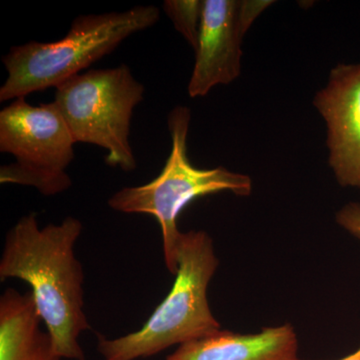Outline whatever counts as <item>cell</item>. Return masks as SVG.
I'll use <instances>...</instances> for the list:
<instances>
[{"label":"cell","instance_id":"1","mask_svg":"<svg viewBox=\"0 0 360 360\" xmlns=\"http://www.w3.org/2000/svg\"><path fill=\"white\" fill-rule=\"evenodd\" d=\"M82 229L72 217L40 227L37 213H30L7 232L0 258V281L18 278L32 288L59 359L85 360L79 338L91 328L84 311V267L75 253Z\"/></svg>","mask_w":360,"mask_h":360},{"label":"cell","instance_id":"2","mask_svg":"<svg viewBox=\"0 0 360 360\" xmlns=\"http://www.w3.org/2000/svg\"><path fill=\"white\" fill-rule=\"evenodd\" d=\"M177 264L172 290L141 329L117 338L98 335L97 352L104 360L148 359L221 329L208 303V285L219 260L207 232H182Z\"/></svg>","mask_w":360,"mask_h":360},{"label":"cell","instance_id":"3","mask_svg":"<svg viewBox=\"0 0 360 360\" xmlns=\"http://www.w3.org/2000/svg\"><path fill=\"white\" fill-rule=\"evenodd\" d=\"M160 18L155 6L86 14L75 18L68 34L58 41H30L11 47L2 58L7 78L0 89V101L58 89L115 51L123 40L155 25Z\"/></svg>","mask_w":360,"mask_h":360},{"label":"cell","instance_id":"4","mask_svg":"<svg viewBox=\"0 0 360 360\" xmlns=\"http://www.w3.org/2000/svg\"><path fill=\"white\" fill-rule=\"evenodd\" d=\"M191 118V110L186 106L174 108L168 116L172 150L160 175L143 186L123 187L108 200V206L115 212L155 217L160 225L165 266L174 276L179 269L177 243L182 233L177 227V217L182 210L193 200L210 194L231 191L248 196L252 189L248 175L222 167L212 169L193 167L187 156Z\"/></svg>","mask_w":360,"mask_h":360},{"label":"cell","instance_id":"5","mask_svg":"<svg viewBox=\"0 0 360 360\" xmlns=\"http://www.w3.org/2000/svg\"><path fill=\"white\" fill-rule=\"evenodd\" d=\"M143 96V85L122 65L71 77L56 89L53 103L75 143L101 146L108 151L106 165L130 172L137 165L129 143L130 124Z\"/></svg>","mask_w":360,"mask_h":360},{"label":"cell","instance_id":"6","mask_svg":"<svg viewBox=\"0 0 360 360\" xmlns=\"http://www.w3.org/2000/svg\"><path fill=\"white\" fill-rule=\"evenodd\" d=\"M75 144L53 101L34 106L15 99L0 111V151L16 160L0 167V184L34 187L44 196L65 193L72 184L66 170Z\"/></svg>","mask_w":360,"mask_h":360},{"label":"cell","instance_id":"7","mask_svg":"<svg viewBox=\"0 0 360 360\" xmlns=\"http://www.w3.org/2000/svg\"><path fill=\"white\" fill-rule=\"evenodd\" d=\"M271 4L205 0L189 96H205L217 85L229 84L239 77L243 37L255 18Z\"/></svg>","mask_w":360,"mask_h":360},{"label":"cell","instance_id":"8","mask_svg":"<svg viewBox=\"0 0 360 360\" xmlns=\"http://www.w3.org/2000/svg\"><path fill=\"white\" fill-rule=\"evenodd\" d=\"M314 103L328 124L329 165L336 179L360 188V63L333 68Z\"/></svg>","mask_w":360,"mask_h":360},{"label":"cell","instance_id":"9","mask_svg":"<svg viewBox=\"0 0 360 360\" xmlns=\"http://www.w3.org/2000/svg\"><path fill=\"white\" fill-rule=\"evenodd\" d=\"M298 340L290 324L253 335L220 330L184 343L165 360H300Z\"/></svg>","mask_w":360,"mask_h":360},{"label":"cell","instance_id":"10","mask_svg":"<svg viewBox=\"0 0 360 360\" xmlns=\"http://www.w3.org/2000/svg\"><path fill=\"white\" fill-rule=\"evenodd\" d=\"M41 322L32 291L7 288L0 296V360H60Z\"/></svg>","mask_w":360,"mask_h":360},{"label":"cell","instance_id":"11","mask_svg":"<svg viewBox=\"0 0 360 360\" xmlns=\"http://www.w3.org/2000/svg\"><path fill=\"white\" fill-rule=\"evenodd\" d=\"M205 1L201 0H167L163 9L174 23L175 30L195 51L200 39Z\"/></svg>","mask_w":360,"mask_h":360},{"label":"cell","instance_id":"12","mask_svg":"<svg viewBox=\"0 0 360 360\" xmlns=\"http://www.w3.org/2000/svg\"><path fill=\"white\" fill-rule=\"evenodd\" d=\"M338 222L347 231L360 239V205L350 203L338 212Z\"/></svg>","mask_w":360,"mask_h":360},{"label":"cell","instance_id":"13","mask_svg":"<svg viewBox=\"0 0 360 360\" xmlns=\"http://www.w3.org/2000/svg\"><path fill=\"white\" fill-rule=\"evenodd\" d=\"M340 360H360V347L354 354L347 355V356L343 357V359Z\"/></svg>","mask_w":360,"mask_h":360}]
</instances>
